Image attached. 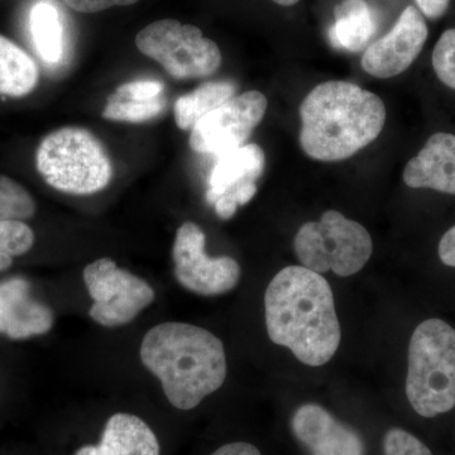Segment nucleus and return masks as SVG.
Returning a JSON list of instances; mask_svg holds the SVG:
<instances>
[{"label": "nucleus", "mask_w": 455, "mask_h": 455, "mask_svg": "<svg viewBox=\"0 0 455 455\" xmlns=\"http://www.w3.org/2000/svg\"><path fill=\"white\" fill-rule=\"evenodd\" d=\"M267 106V98L256 90L229 99L197 122L190 134L191 148L218 157L239 148L262 122Z\"/></svg>", "instance_id": "10"}, {"label": "nucleus", "mask_w": 455, "mask_h": 455, "mask_svg": "<svg viewBox=\"0 0 455 455\" xmlns=\"http://www.w3.org/2000/svg\"><path fill=\"white\" fill-rule=\"evenodd\" d=\"M272 2L283 5V7H291V5H295L296 3L300 2V0H272Z\"/></svg>", "instance_id": "31"}, {"label": "nucleus", "mask_w": 455, "mask_h": 455, "mask_svg": "<svg viewBox=\"0 0 455 455\" xmlns=\"http://www.w3.org/2000/svg\"><path fill=\"white\" fill-rule=\"evenodd\" d=\"M52 310L31 295V284L20 277L0 283V334L13 340L49 333L53 326Z\"/></svg>", "instance_id": "14"}, {"label": "nucleus", "mask_w": 455, "mask_h": 455, "mask_svg": "<svg viewBox=\"0 0 455 455\" xmlns=\"http://www.w3.org/2000/svg\"><path fill=\"white\" fill-rule=\"evenodd\" d=\"M403 181L409 188H431L455 196L454 134H433L419 155L406 164Z\"/></svg>", "instance_id": "15"}, {"label": "nucleus", "mask_w": 455, "mask_h": 455, "mask_svg": "<svg viewBox=\"0 0 455 455\" xmlns=\"http://www.w3.org/2000/svg\"><path fill=\"white\" fill-rule=\"evenodd\" d=\"M37 64L25 50L0 35V95L26 97L38 84Z\"/></svg>", "instance_id": "18"}, {"label": "nucleus", "mask_w": 455, "mask_h": 455, "mask_svg": "<svg viewBox=\"0 0 455 455\" xmlns=\"http://www.w3.org/2000/svg\"><path fill=\"white\" fill-rule=\"evenodd\" d=\"M423 14L430 20H438L448 11L451 0H415Z\"/></svg>", "instance_id": "29"}, {"label": "nucleus", "mask_w": 455, "mask_h": 455, "mask_svg": "<svg viewBox=\"0 0 455 455\" xmlns=\"http://www.w3.org/2000/svg\"><path fill=\"white\" fill-rule=\"evenodd\" d=\"M36 214V202L16 180L0 175V221L28 220Z\"/></svg>", "instance_id": "21"}, {"label": "nucleus", "mask_w": 455, "mask_h": 455, "mask_svg": "<svg viewBox=\"0 0 455 455\" xmlns=\"http://www.w3.org/2000/svg\"><path fill=\"white\" fill-rule=\"evenodd\" d=\"M164 108H166V100L164 98L148 101H137L110 97L106 108H104L103 118L114 122H148L151 119L157 118L164 112Z\"/></svg>", "instance_id": "23"}, {"label": "nucleus", "mask_w": 455, "mask_h": 455, "mask_svg": "<svg viewBox=\"0 0 455 455\" xmlns=\"http://www.w3.org/2000/svg\"><path fill=\"white\" fill-rule=\"evenodd\" d=\"M164 89V84L157 80H137V82L123 84L112 97L137 101L155 100L161 98Z\"/></svg>", "instance_id": "26"}, {"label": "nucleus", "mask_w": 455, "mask_h": 455, "mask_svg": "<svg viewBox=\"0 0 455 455\" xmlns=\"http://www.w3.org/2000/svg\"><path fill=\"white\" fill-rule=\"evenodd\" d=\"M235 84L230 82L203 84L190 94L182 95L176 100L173 107L176 124L181 131H193L206 114L235 97Z\"/></svg>", "instance_id": "19"}, {"label": "nucleus", "mask_w": 455, "mask_h": 455, "mask_svg": "<svg viewBox=\"0 0 455 455\" xmlns=\"http://www.w3.org/2000/svg\"><path fill=\"white\" fill-rule=\"evenodd\" d=\"M38 172L51 188L71 196H92L106 188L113 166L92 132L60 128L44 137L36 154Z\"/></svg>", "instance_id": "5"}, {"label": "nucleus", "mask_w": 455, "mask_h": 455, "mask_svg": "<svg viewBox=\"0 0 455 455\" xmlns=\"http://www.w3.org/2000/svg\"><path fill=\"white\" fill-rule=\"evenodd\" d=\"M29 31L38 55L47 64H57L64 55V27L55 5L38 2L29 14Z\"/></svg>", "instance_id": "20"}, {"label": "nucleus", "mask_w": 455, "mask_h": 455, "mask_svg": "<svg viewBox=\"0 0 455 455\" xmlns=\"http://www.w3.org/2000/svg\"><path fill=\"white\" fill-rule=\"evenodd\" d=\"M265 170V154L259 145H245L218 157L209 178L206 202L220 220L235 217L236 208L257 194V180Z\"/></svg>", "instance_id": "11"}, {"label": "nucleus", "mask_w": 455, "mask_h": 455, "mask_svg": "<svg viewBox=\"0 0 455 455\" xmlns=\"http://www.w3.org/2000/svg\"><path fill=\"white\" fill-rule=\"evenodd\" d=\"M438 251L442 262L449 267H455V226L440 239Z\"/></svg>", "instance_id": "28"}, {"label": "nucleus", "mask_w": 455, "mask_h": 455, "mask_svg": "<svg viewBox=\"0 0 455 455\" xmlns=\"http://www.w3.org/2000/svg\"><path fill=\"white\" fill-rule=\"evenodd\" d=\"M35 233L23 221H0V272L11 267L13 259L31 251Z\"/></svg>", "instance_id": "22"}, {"label": "nucleus", "mask_w": 455, "mask_h": 455, "mask_svg": "<svg viewBox=\"0 0 455 455\" xmlns=\"http://www.w3.org/2000/svg\"><path fill=\"white\" fill-rule=\"evenodd\" d=\"M300 146L310 158L343 161L381 134L386 108L381 98L348 82L319 84L300 106Z\"/></svg>", "instance_id": "3"}, {"label": "nucleus", "mask_w": 455, "mask_h": 455, "mask_svg": "<svg viewBox=\"0 0 455 455\" xmlns=\"http://www.w3.org/2000/svg\"><path fill=\"white\" fill-rule=\"evenodd\" d=\"M175 276L188 291L203 296L232 291L241 278V267L232 257L212 259L205 252L202 228L187 221L179 228L172 247Z\"/></svg>", "instance_id": "9"}, {"label": "nucleus", "mask_w": 455, "mask_h": 455, "mask_svg": "<svg viewBox=\"0 0 455 455\" xmlns=\"http://www.w3.org/2000/svg\"><path fill=\"white\" fill-rule=\"evenodd\" d=\"M84 283L94 300L89 315L107 328L128 324L156 298L147 281L119 268L110 259L89 263L84 269Z\"/></svg>", "instance_id": "8"}, {"label": "nucleus", "mask_w": 455, "mask_h": 455, "mask_svg": "<svg viewBox=\"0 0 455 455\" xmlns=\"http://www.w3.org/2000/svg\"><path fill=\"white\" fill-rule=\"evenodd\" d=\"M269 339L286 347L301 363L319 367L339 348L341 331L331 284L320 274L289 266L265 293Z\"/></svg>", "instance_id": "1"}, {"label": "nucleus", "mask_w": 455, "mask_h": 455, "mask_svg": "<svg viewBox=\"0 0 455 455\" xmlns=\"http://www.w3.org/2000/svg\"><path fill=\"white\" fill-rule=\"evenodd\" d=\"M406 396L423 418H435L455 406V329L429 319L415 329L409 346Z\"/></svg>", "instance_id": "4"}, {"label": "nucleus", "mask_w": 455, "mask_h": 455, "mask_svg": "<svg viewBox=\"0 0 455 455\" xmlns=\"http://www.w3.org/2000/svg\"><path fill=\"white\" fill-rule=\"evenodd\" d=\"M296 256L304 267L340 277L357 274L373 252L372 238L366 228L337 211H328L319 221L299 229L293 241Z\"/></svg>", "instance_id": "6"}, {"label": "nucleus", "mask_w": 455, "mask_h": 455, "mask_svg": "<svg viewBox=\"0 0 455 455\" xmlns=\"http://www.w3.org/2000/svg\"><path fill=\"white\" fill-rule=\"evenodd\" d=\"M212 455H262L259 449L248 443H230L223 445Z\"/></svg>", "instance_id": "30"}, {"label": "nucleus", "mask_w": 455, "mask_h": 455, "mask_svg": "<svg viewBox=\"0 0 455 455\" xmlns=\"http://www.w3.org/2000/svg\"><path fill=\"white\" fill-rule=\"evenodd\" d=\"M385 455H433L430 449L403 429L387 431L383 440Z\"/></svg>", "instance_id": "25"}, {"label": "nucleus", "mask_w": 455, "mask_h": 455, "mask_svg": "<svg viewBox=\"0 0 455 455\" xmlns=\"http://www.w3.org/2000/svg\"><path fill=\"white\" fill-rule=\"evenodd\" d=\"M331 40L334 47L348 52L367 49L376 33V18L364 0H343L335 7Z\"/></svg>", "instance_id": "17"}, {"label": "nucleus", "mask_w": 455, "mask_h": 455, "mask_svg": "<svg viewBox=\"0 0 455 455\" xmlns=\"http://www.w3.org/2000/svg\"><path fill=\"white\" fill-rule=\"evenodd\" d=\"M296 439L310 455H364V443L357 431L340 423L316 403L296 410L291 419Z\"/></svg>", "instance_id": "13"}, {"label": "nucleus", "mask_w": 455, "mask_h": 455, "mask_svg": "<svg viewBox=\"0 0 455 455\" xmlns=\"http://www.w3.org/2000/svg\"><path fill=\"white\" fill-rule=\"evenodd\" d=\"M433 68L440 82L455 90V28L439 38L433 52Z\"/></svg>", "instance_id": "24"}, {"label": "nucleus", "mask_w": 455, "mask_h": 455, "mask_svg": "<svg viewBox=\"0 0 455 455\" xmlns=\"http://www.w3.org/2000/svg\"><path fill=\"white\" fill-rule=\"evenodd\" d=\"M66 5L80 13H97L112 7H125L139 0H64Z\"/></svg>", "instance_id": "27"}, {"label": "nucleus", "mask_w": 455, "mask_h": 455, "mask_svg": "<svg viewBox=\"0 0 455 455\" xmlns=\"http://www.w3.org/2000/svg\"><path fill=\"white\" fill-rule=\"evenodd\" d=\"M136 44L173 79L211 76L221 65L220 50L214 41L204 37L196 26L181 25L175 20L147 26L137 35Z\"/></svg>", "instance_id": "7"}, {"label": "nucleus", "mask_w": 455, "mask_h": 455, "mask_svg": "<svg viewBox=\"0 0 455 455\" xmlns=\"http://www.w3.org/2000/svg\"><path fill=\"white\" fill-rule=\"evenodd\" d=\"M427 38V26L423 14L410 5L385 37L367 47L362 57V68L377 79L397 76L420 55Z\"/></svg>", "instance_id": "12"}, {"label": "nucleus", "mask_w": 455, "mask_h": 455, "mask_svg": "<svg viewBox=\"0 0 455 455\" xmlns=\"http://www.w3.org/2000/svg\"><path fill=\"white\" fill-rule=\"evenodd\" d=\"M74 455H160L154 430L132 414L110 416L98 445H85Z\"/></svg>", "instance_id": "16"}, {"label": "nucleus", "mask_w": 455, "mask_h": 455, "mask_svg": "<svg viewBox=\"0 0 455 455\" xmlns=\"http://www.w3.org/2000/svg\"><path fill=\"white\" fill-rule=\"evenodd\" d=\"M140 359L160 379L167 400L179 410L196 409L226 381V350L220 338L187 323H163L143 338Z\"/></svg>", "instance_id": "2"}]
</instances>
